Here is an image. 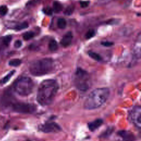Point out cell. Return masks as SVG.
<instances>
[{"label":"cell","mask_w":141,"mask_h":141,"mask_svg":"<svg viewBox=\"0 0 141 141\" xmlns=\"http://www.w3.org/2000/svg\"><path fill=\"white\" fill-rule=\"evenodd\" d=\"M103 122V120L100 119L95 120V121H94L88 123V128H89V129L90 131H94L96 130V129H97L98 128H99L100 126H101Z\"/></svg>","instance_id":"11"},{"label":"cell","mask_w":141,"mask_h":141,"mask_svg":"<svg viewBox=\"0 0 141 141\" xmlns=\"http://www.w3.org/2000/svg\"><path fill=\"white\" fill-rule=\"evenodd\" d=\"M63 9L62 5L59 2L55 1L53 3V10L54 12L56 13H59L61 12Z\"/></svg>","instance_id":"13"},{"label":"cell","mask_w":141,"mask_h":141,"mask_svg":"<svg viewBox=\"0 0 141 141\" xmlns=\"http://www.w3.org/2000/svg\"><path fill=\"white\" fill-rule=\"evenodd\" d=\"M26 141H37L35 140H26Z\"/></svg>","instance_id":"29"},{"label":"cell","mask_w":141,"mask_h":141,"mask_svg":"<svg viewBox=\"0 0 141 141\" xmlns=\"http://www.w3.org/2000/svg\"><path fill=\"white\" fill-rule=\"evenodd\" d=\"M130 118L132 123L140 128L141 127V108L139 106H135L132 109L130 112Z\"/></svg>","instance_id":"7"},{"label":"cell","mask_w":141,"mask_h":141,"mask_svg":"<svg viewBox=\"0 0 141 141\" xmlns=\"http://www.w3.org/2000/svg\"><path fill=\"white\" fill-rule=\"evenodd\" d=\"M89 1H80V5L82 8H86L89 6Z\"/></svg>","instance_id":"27"},{"label":"cell","mask_w":141,"mask_h":141,"mask_svg":"<svg viewBox=\"0 0 141 141\" xmlns=\"http://www.w3.org/2000/svg\"><path fill=\"white\" fill-rule=\"evenodd\" d=\"M15 72V71L14 70L10 72L9 74H8L7 76H6L5 77H4L3 78H2L1 80H0V84H5V83H7L8 82H9L10 80V79L11 78V77H12V76H13V74H14Z\"/></svg>","instance_id":"12"},{"label":"cell","mask_w":141,"mask_h":141,"mask_svg":"<svg viewBox=\"0 0 141 141\" xmlns=\"http://www.w3.org/2000/svg\"><path fill=\"white\" fill-rule=\"evenodd\" d=\"M39 130L44 133H54L61 130V128L55 122H46L39 126Z\"/></svg>","instance_id":"8"},{"label":"cell","mask_w":141,"mask_h":141,"mask_svg":"<svg viewBox=\"0 0 141 141\" xmlns=\"http://www.w3.org/2000/svg\"><path fill=\"white\" fill-rule=\"evenodd\" d=\"M74 11V7L72 6H68L64 12V14L67 15H70Z\"/></svg>","instance_id":"21"},{"label":"cell","mask_w":141,"mask_h":141,"mask_svg":"<svg viewBox=\"0 0 141 141\" xmlns=\"http://www.w3.org/2000/svg\"><path fill=\"white\" fill-rule=\"evenodd\" d=\"M67 23L64 18H59L57 21V26L60 29H64L66 27Z\"/></svg>","instance_id":"16"},{"label":"cell","mask_w":141,"mask_h":141,"mask_svg":"<svg viewBox=\"0 0 141 141\" xmlns=\"http://www.w3.org/2000/svg\"><path fill=\"white\" fill-rule=\"evenodd\" d=\"M75 87L80 91H87L90 87V78L88 72L81 68H78L73 76Z\"/></svg>","instance_id":"4"},{"label":"cell","mask_w":141,"mask_h":141,"mask_svg":"<svg viewBox=\"0 0 141 141\" xmlns=\"http://www.w3.org/2000/svg\"><path fill=\"white\" fill-rule=\"evenodd\" d=\"M73 35L71 31H68L64 35L61 40V44L63 47H67L71 44Z\"/></svg>","instance_id":"10"},{"label":"cell","mask_w":141,"mask_h":141,"mask_svg":"<svg viewBox=\"0 0 141 141\" xmlns=\"http://www.w3.org/2000/svg\"><path fill=\"white\" fill-rule=\"evenodd\" d=\"M59 85L54 79H46L43 81L39 87L37 99L42 106L51 104L57 94Z\"/></svg>","instance_id":"1"},{"label":"cell","mask_w":141,"mask_h":141,"mask_svg":"<svg viewBox=\"0 0 141 141\" xmlns=\"http://www.w3.org/2000/svg\"><path fill=\"white\" fill-rule=\"evenodd\" d=\"M34 36H35V34L34 32L28 31V32H26V33L23 34V39L25 40H29L33 38V37H34Z\"/></svg>","instance_id":"17"},{"label":"cell","mask_w":141,"mask_h":141,"mask_svg":"<svg viewBox=\"0 0 141 141\" xmlns=\"http://www.w3.org/2000/svg\"><path fill=\"white\" fill-rule=\"evenodd\" d=\"M12 40V36L7 35L6 37H5L3 39V42L6 45H8L10 43Z\"/></svg>","instance_id":"23"},{"label":"cell","mask_w":141,"mask_h":141,"mask_svg":"<svg viewBox=\"0 0 141 141\" xmlns=\"http://www.w3.org/2000/svg\"><path fill=\"white\" fill-rule=\"evenodd\" d=\"M88 55L90 56L91 58L94 59L95 61H100L102 60V57L99 54H98L96 52H93V51H89L88 52Z\"/></svg>","instance_id":"14"},{"label":"cell","mask_w":141,"mask_h":141,"mask_svg":"<svg viewBox=\"0 0 141 141\" xmlns=\"http://www.w3.org/2000/svg\"><path fill=\"white\" fill-rule=\"evenodd\" d=\"M22 61L19 59H13L9 62V65L13 67H17L21 64Z\"/></svg>","instance_id":"18"},{"label":"cell","mask_w":141,"mask_h":141,"mask_svg":"<svg viewBox=\"0 0 141 141\" xmlns=\"http://www.w3.org/2000/svg\"><path fill=\"white\" fill-rule=\"evenodd\" d=\"M101 44L104 46L109 47V46H111L112 45H114V43L110 42H103L101 43Z\"/></svg>","instance_id":"26"},{"label":"cell","mask_w":141,"mask_h":141,"mask_svg":"<svg viewBox=\"0 0 141 141\" xmlns=\"http://www.w3.org/2000/svg\"><path fill=\"white\" fill-rule=\"evenodd\" d=\"M8 9L6 6H2L0 7V14L2 15H5L7 14Z\"/></svg>","instance_id":"24"},{"label":"cell","mask_w":141,"mask_h":141,"mask_svg":"<svg viewBox=\"0 0 141 141\" xmlns=\"http://www.w3.org/2000/svg\"><path fill=\"white\" fill-rule=\"evenodd\" d=\"M14 47L15 48H19L21 47L22 45V42L21 41V40H17V41H15V42L14 43Z\"/></svg>","instance_id":"28"},{"label":"cell","mask_w":141,"mask_h":141,"mask_svg":"<svg viewBox=\"0 0 141 141\" xmlns=\"http://www.w3.org/2000/svg\"><path fill=\"white\" fill-rule=\"evenodd\" d=\"M95 34V33L94 30L93 29L89 30V31H88V32L86 34V38L87 39H89L93 37H94Z\"/></svg>","instance_id":"22"},{"label":"cell","mask_w":141,"mask_h":141,"mask_svg":"<svg viewBox=\"0 0 141 141\" xmlns=\"http://www.w3.org/2000/svg\"><path fill=\"white\" fill-rule=\"evenodd\" d=\"M34 83L30 78L23 77L16 80L14 84L15 92L20 95L27 96L33 91Z\"/></svg>","instance_id":"5"},{"label":"cell","mask_w":141,"mask_h":141,"mask_svg":"<svg viewBox=\"0 0 141 141\" xmlns=\"http://www.w3.org/2000/svg\"><path fill=\"white\" fill-rule=\"evenodd\" d=\"M118 134L125 141H134L135 139L134 135L130 131H120L118 132Z\"/></svg>","instance_id":"9"},{"label":"cell","mask_w":141,"mask_h":141,"mask_svg":"<svg viewBox=\"0 0 141 141\" xmlns=\"http://www.w3.org/2000/svg\"><path fill=\"white\" fill-rule=\"evenodd\" d=\"M43 12L45 14L50 15L52 14V12H53V10H52V9H51L50 7H47L46 8H45V9H44Z\"/></svg>","instance_id":"25"},{"label":"cell","mask_w":141,"mask_h":141,"mask_svg":"<svg viewBox=\"0 0 141 141\" xmlns=\"http://www.w3.org/2000/svg\"><path fill=\"white\" fill-rule=\"evenodd\" d=\"M28 27V24L27 22H24L22 23L21 24H20L18 25L15 27V30H21L23 29H25L26 28H27Z\"/></svg>","instance_id":"19"},{"label":"cell","mask_w":141,"mask_h":141,"mask_svg":"<svg viewBox=\"0 0 141 141\" xmlns=\"http://www.w3.org/2000/svg\"><path fill=\"white\" fill-rule=\"evenodd\" d=\"M110 95L107 88H98L92 92L84 103V107L87 110L99 108L105 103Z\"/></svg>","instance_id":"2"},{"label":"cell","mask_w":141,"mask_h":141,"mask_svg":"<svg viewBox=\"0 0 141 141\" xmlns=\"http://www.w3.org/2000/svg\"><path fill=\"white\" fill-rule=\"evenodd\" d=\"M112 131H113V128H108L104 133H103L102 134H101V137L102 138L108 137L109 136L111 135Z\"/></svg>","instance_id":"20"},{"label":"cell","mask_w":141,"mask_h":141,"mask_svg":"<svg viewBox=\"0 0 141 141\" xmlns=\"http://www.w3.org/2000/svg\"><path fill=\"white\" fill-rule=\"evenodd\" d=\"M12 109L14 111L21 114H33L37 107L33 104L29 103H15L13 105Z\"/></svg>","instance_id":"6"},{"label":"cell","mask_w":141,"mask_h":141,"mask_svg":"<svg viewBox=\"0 0 141 141\" xmlns=\"http://www.w3.org/2000/svg\"><path fill=\"white\" fill-rule=\"evenodd\" d=\"M49 50L51 51H55L56 50H57L58 48L57 42L55 40H51L49 45Z\"/></svg>","instance_id":"15"},{"label":"cell","mask_w":141,"mask_h":141,"mask_svg":"<svg viewBox=\"0 0 141 141\" xmlns=\"http://www.w3.org/2000/svg\"><path fill=\"white\" fill-rule=\"evenodd\" d=\"M54 69V63L51 59L46 58L31 63L29 67L30 73L34 76H42L49 74Z\"/></svg>","instance_id":"3"}]
</instances>
